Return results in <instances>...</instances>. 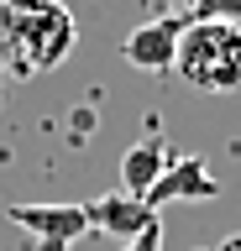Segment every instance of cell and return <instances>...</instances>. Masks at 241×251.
<instances>
[{
  "mask_svg": "<svg viewBox=\"0 0 241 251\" xmlns=\"http://www.w3.org/2000/svg\"><path fill=\"white\" fill-rule=\"evenodd\" d=\"M215 251H241V230H236V235H225V241H220Z\"/></svg>",
  "mask_w": 241,
  "mask_h": 251,
  "instance_id": "8fae6325",
  "label": "cell"
},
{
  "mask_svg": "<svg viewBox=\"0 0 241 251\" xmlns=\"http://www.w3.org/2000/svg\"><path fill=\"white\" fill-rule=\"evenodd\" d=\"M173 74L199 94L241 89V26L236 21H184Z\"/></svg>",
  "mask_w": 241,
  "mask_h": 251,
  "instance_id": "7a4b0ae2",
  "label": "cell"
},
{
  "mask_svg": "<svg viewBox=\"0 0 241 251\" xmlns=\"http://www.w3.org/2000/svg\"><path fill=\"white\" fill-rule=\"evenodd\" d=\"M121 251H162V220H152L147 230H136V235H131V241H126Z\"/></svg>",
  "mask_w": 241,
  "mask_h": 251,
  "instance_id": "9c48e42d",
  "label": "cell"
},
{
  "mask_svg": "<svg viewBox=\"0 0 241 251\" xmlns=\"http://www.w3.org/2000/svg\"><path fill=\"white\" fill-rule=\"evenodd\" d=\"M84 215H89V230H105V235H121L131 241L136 230H147L158 209H147L142 199H131V194H100V199L84 204Z\"/></svg>",
  "mask_w": 241,
  "mask_h": 251,
  "instance_id": "8992f818",
  "label": "cell"
},
{
  "mask_svg": "<svg viewBox=\"0 0 241 251\" xmlns=\"http://www.w3.org/2000/svg\"><path fill=\"white\" fill-rule=\"evenodd\" d=\"M5 89H11V68L0 63V100H5Z\"/></svg>",
  "mask_w": 241,
  "mask_h": 251,
  "instance_id": "7c38bea8",
  "label": "cell"
},
{
  "mask_svg": "<svg viewBox=\"0 0 241 251\" xmlns=\"http://www.w3.org/2000/svg\"><path fill=\"white\" fill-rule=\"evenodd\" d=\"M189 16H152L142 26H131L121 37V58L142 74H173V58H178V31H184Z\"/></svg>",
  "mask_w": 241,
  "mask_h": 251,
  "instance_id": "5b68a950",
  "label": "cell"
},
{
  "mask_svg": "<svg viewBox=\"0 0 241 251\" xmlns=\"http://www.w3.org/2000/svg\"><path fill=\"white\" fill-rule=\"evenodd\" d=\"M158 5V16H189L194 11V0H152Z\"/></svg>",
  "mask_w": 241,
  "mask_h": 251,
  "instance_id": "30bf717a",
  "label": "cell"
},
{
  "mask_svg": "<svg viewBox=\"0 0 241 251\" xmlns=\"http://www.w3.org/2000/svg\"><path fill=\"white\" fill-rule=\"evenodd\" d=\"M5 215H11V225H21L37 241V251H74L89 235L84 204H11Z\"/></svg>",
  "mask_w": 241,
  "mask_h": 251,
  "instance_id": "3957f363",
  "label": "cell"
},
{
  "mask_svg": "<svg viewBox=\"0 0 241 251\" xmlns=\"http://www.w3.org/2000/svg\"><path fill=\"white\" fill-rule=\"evenodd\" d=\"M0 5H5V0H0Z\"/></svg>",
  "mask_w": 241,
  "mask_h": 251,
  "instance_id": "4fadbf2b",
  "label": "cell"
},
{
  "mask_svg": "<svg viewBox=\"0 0 241 251\" xmlns=\"http://www.w3.org/2000/svg\"><path fill=\"white\" fill-rule=\"evenodd\" d=\"M220 194V178L210 173L205 157H168V168H162V178L152 188H147V209H168V204H205Z\"/></svg>",
  "mask_w": 241,
  "mask_h": 251,
  "instance_id": "277c9868",
  "label": "cell"
},
{
  "mask_svg": "<svg viewBox=\"0 0 241 251\" xmlns=\"http://www.w3.org/2000/svg\"><path fill=\"white\" fill-rule=\"evenodd\" d=\"M189 21H236L241 26V0H194Z\"/></svg>",
  "mask_w": 241,
  "mask_h": 251,
  "instance_id": "ba28073f",
  "label": "cell"
},
{
  "mask_svg": "<svg viewBox=\"0 0 241 251\" xmlns=\"http://www.w3.org/2000/svg\"><path fill=\"white\" fill-rule=\"evenodd\" d=\"M168 157H173V152H168L162 136H147V141H136V147H126V157H121V194L147 199V188L162 178Z\"/></svg>",
  "mask_w": 241,
  "mask_h": 251,
  "instance_id": "52a82bcc",
  "label": "cell"
},
{
  "mask_svg": "<svg viewBox=\"0 0 241 251\" xmlns=\"http://www.w3.org/2000/svg\"><path fill=\"white\" fill-rule=\"evenodd\" d=\"M79 47V21L63 0H5L0 5V63L11 78H37L63 68Z\"/></svg>",
  "mask_w": 241,
  "mask_h": 251,
  "instance_id": "6da1fadb",
  "label": "cell"
}]
</instances>
